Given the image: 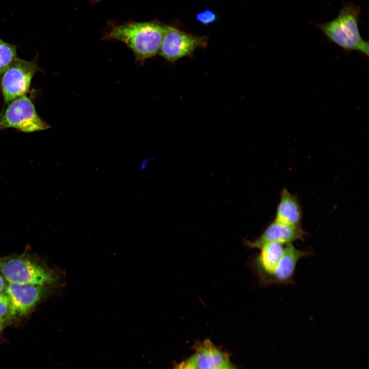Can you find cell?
I'll return each instance as SVG.
<instances>
[{"instance_id":"obj_3","label":"cell","mask_w":369,"mask_h":369,"mask_svg":"<svg viewBox=\"0 0 369 369\" xmlns=\"http://www.w3.org/2000/svg\"><path fill=\"white\" fill-rule=\"evenodd\" d=\"M0 273L8 283L46 287L64 283L63 273L23 255L0 258Z\"/></svg>"},{"instance_id":"obj_18","label":"cell","mask_w":369,"mask_h":369,"mask_svg":"<svg viewBox=\"0 0 369 369\" xmlns=\"http://www.w3.org/2000/svg\"><path fill=\"white\" fill-rule=\"evenodd\" d=\"M8 324L4 320H0V333L4 330L7 324Z\"/></svg>"},{"instance_id":"obj_12","label":"cell","mask_w":369,"mask_h":369,"mask_svg":"<svg viewBox=\"0 0 369 369\" xmlns=\"http://www.w3.org/2000/svg\"><path fill=\"white\" fill-rule=\"evenodd\" d=\"M191 358L196 369H214L230 364L226 355L209 341L201 344Z\"/></svg>"},{"instance_id":"obj_7","label":"cell","mask_w":369,"mask_h":369,"mask_svg":"<svg viewBox=\"0 0 369 369\" xmlns=\"http://www.w3.org/2000/svg\"><path fill=\"white\" fill-rule=\"evenodd\" d=\"M46 286L8 283L4 291L10 301L9 323L27 316L46 295Z\"/></svg>"},{"instance_id":"obj_1","label":"cell","mask_w":369,"mask_h":369,"mask_svg":"<svg viewBox=\"0 0 369 369\" xmlns=\"http://www.w3.org/2000/svg\"><path fill=\"white\" fill-rule=\"evenodd\" d=\"M165 30V26L156 22L112 25L104 33L102 39L124 43L132 50L136 60L143 64L158 53Z\"/></svg>"},{"instance_id":"obj_13","label":"cell","mask_w":369,"mask_h":369,"mask_svg":"<svg viewBox=\"0 0 369 369\" xmlns=\"http://www.w3.org/2000/svg\"><path fill=\"white\" fill-rule=\"evenodd\" d=\"M17 47L0 38V76L17 57Z\"/></svg>"},{"instance_id":"obj_20","label":"cell","mask_w":369,"mask_h":369,"mask_svg":"<svg viewBox=\"0 0 369 369\" xmlns=\"http://www.w3.org/2000/svg\"><path fill=\"white\" fill-rule=\"evenodd\" d=\"M92 2L97 3L100 0H91Z\"/></svg>"},{"instance_id":"obj_2","label":"cell","mask_w":369,"mask_h":369,"mask_svg":"<svg viewBox=\"0 0 369 369\" xmlns=\"http://www.w3.org/2000/svg\"><path fill=\"white\" fill-rule=\"evenodd\" d=\"M360 6L348 2L344 4L337 16L324 23H312L327 40L345 52L358 51L368 57V43L359 31Z\"/></svg>"},{"instance_id":"obj_5","label":"cell","mask_w":369,"mask_h":369,"mask_svg":"<svg viewBox=\"0 0 369 369\" xmlns=\"http://www.w3.org/2000/svg\"><path fill=\"white\" fill-rule=\"evenodd\" d=\"M40 70L36 58L27 61L17 57L1 76L0 86L5 104L25 95L33 76Z\"/></svg>"},{"instance_id":"obj_14","label":"cell","mask_w":369,"mask_h":369,"mask_svg":"<svg viewBox=\"0 0 369 369\" xmlns=\"http://www.w3.org/2000/svg\"><path fill=\"white\" fill-rule=\"evenodd\" d=\"M10 301L8 295L4 292L0 293V320H4L8 323L7 318L9 312Z\"/></svg>"},{"instance_id":"obj_16","label":"cell","mask_w":369,"mask_h":369,"mask_svg":"<svg viewBox=\"0 0 369 369\" xmlns=\"http://www.w3.org/2000/svg\"><path fill=\"white\" fill-rule=\"evenodd\" d=\"M174 369H196L191 358L183 361Z\"/></svg>"},{"instance_id":"obj_9","label":"cell","mask_w":369,"mask_h":369,"mask_svg":"<svg viewBox=\"0 0 369 369\" xmlns=\"http://www.w3.org/2000/svg\"><path fill=\"white\" fill-rule=\"evenodd\" d=\"M285 245L269 242L259 249L260 253L254 262L257 273L262 284L270 285L272 278L283 256Z\"/></svg>"},{"instance_id":"obj_4","label":"cell","mask_w":369,"mask_h":369,"mask_svg":"<svg viewBox=\"0 0 369 369\" xmlns=\"http://www.w3.org/2000/svg\"><path fill=\"white\" fill-rule=\"evenodd\" d=\"M6 105L0 113V131L12 128L22 132L30 133L50 128L38 115L32 99L26 95Z\"/></svg>"},{"instance_id":"obj_15","label":"cell","mask_w":369,"mask_h":369,"mask_svg":"<svg viewBox=\"0 0 369 369\" xmlns=\"http://www.w3.org/2000/svg\"><path fill=\"white\" fill-rule=\"evenodd\" d=\"M197 19L203 24H208L215 20L216 15L213 12L207 10L198 14Z\"/></svg>"},{"instance_id":"obj_6","label":"cell","mask_w":369,"mask_h":369,"mask_svg":"<svg viewBox=\"0 0 369 369\" xmlns=\"http://www.w3.org/2000/svg\"><path fill=\"white\" fill-rule=\"evenodd\" d=\"M207 44L204 36L194 35L174 27L165 26L158 53L167 61L174 63L182 57L191 56L197 48L204 47Z\"/></svg>"},{"instance_id":"obj_10","label":"cell","mask_w":369,"mask_h":369,"mask_svg":"<svg viewBox=\"0 0 369 369\" xmlns=\"http://www.w3.org/2000/svg\"><path fill=\"white\" fill-rule=\"evenodd\" d=\"M312 254L309 250H300L293 243L286 244L280 264L271 280L270 285H286L294 282L299 260Z\"/></svg>"},{"instance_id":"obj_8","label":"cell","mask_w":369,"mask_h":369,"mask_svg":"<svg viewBox=\"0 0 369 369\" xmlns=\"http://www.w3.org/2000/svg\"><path fill=\"white\" fill-rule=\"evenodd\" d=\"M308 235L301 225H291L274 219L258 238L253 241L245 240V243L250 248L259 249L269 242L285 245L298 240H304Z\"/></svg>"},{"instance_id":"obj_17","label":"cell","mask_w":369,"mask_h":369,"mask_svg":"<svg viewBox=\"0 0 369 369\" xmlns=\"http://www.w3.org/2000/svg\"><path fill=\"white\" fill-rule=\"evenodd\" d=\"M6 280L3 277V276L0 273V293L4 292L6 285Z\"/></svg>"},{"instance_id":"obj_19","label":"cell","mask_w":369,"mask_h":369,"mask_svg":"<svg viewBox=\"0 0 369 369\" xmlns=\"http://www.w3.org/2000/svg\"><path fill=\"white\" fill-rule=\"evenodd\" d=\"M214 369H234V368L230 364H228L224 366Z\"/></svg>"},{"instance_id":"obj_11","label":"cell","mask_w":369,"mask_h":369,"mask_svg":"<svg viewBox=\"0 0 369 369\" xmlns=\"http://www.w3.org/2000/svg\"><path fill=\"white\" fill-rule=\"evenodd\" d=\"M302 211L298 197L283 188L280 194L274 220L295 226L301 225Z\"/></svg>"}]
</instances>
